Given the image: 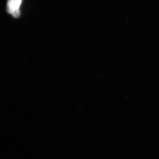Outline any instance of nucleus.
Here are the masks:
<instances>
[{"label": "nucleus", "instance_id": "obj_1", "mask_svg": "<svg viewBox=\"0 0 159 159\" xmlns=\"http://www.w3.org/2000/svg\"><path fill=\"white\" fill-rule=\"evenodd\" d=\"M22 0H8L7 4V10L8 13L13 17H19L20 14V7L21 5Z\"/></svg>", "mask_w": 159, "mask_h": 159}]
</instances>
